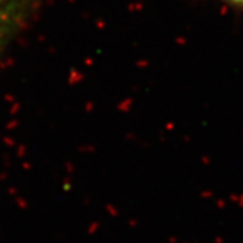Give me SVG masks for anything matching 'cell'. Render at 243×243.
<instances>
[{
    "mask_svg": "<svg viewBox=\"0 0 243 243\" xmlns=\"http://www.w3.org/2000/svg\"><path fill=\"white\" fill-rule=\"evenodd\" d=\"M14 9L10 0H0V41L4 38L13 22Z\"/></svg>",
    "mask_w": 243,
    "mask_h": 243,
    "instance_id": "cell-1",
    "label": "cell"
},
{
    "mask_svg": "<svg viewBox=\"0 0 243 243\" xmlns=\"http://www.w3.org/2000/svg\"><path fill=\"white\" fill-rule=\"evenodd\" d=\"M226 1L233 4V5H237V6H243V0H226Z\"/></svg>",
    "mask_w": 243,
    "mask_h": 243,
    "instance_id": "cell-2",
    "label": "cell"
}]
</instances>
